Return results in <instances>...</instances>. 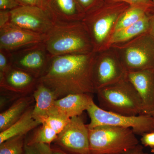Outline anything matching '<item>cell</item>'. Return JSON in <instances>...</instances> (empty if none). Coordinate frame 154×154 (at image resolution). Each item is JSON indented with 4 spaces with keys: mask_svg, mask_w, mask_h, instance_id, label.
Wrapping results in <instances>:
<instances>
[{
    "mask_svg": "<svg viewBox=\"0 0 154 154\" xmlns=\"http://www.w3.org/2000/svg\"><path fill=\"white\" fill-rule=\"evenodd\" d=\"M127 74V72L112 48L96 52L92 72L96 92L101 88L126 78Z\"/></svg>",
    "mask_w": 154,
    "mask_h": 154,
    "instance_id": "cell-8",
    "label": "cell"
},
{
    "mask_svg": "<svg viewBox=\"0 0 154 154\" xmlns=\"http://www.w3.org/2000/svg\"><path fill=\"white\" fill-rule=\"evenodd\" d=\"M33 107L32 106L29 107L15 123L0 132V143L14 137L26 135L30 131L41 125V123L33 117Z\"/></svg>",
    "mask_w": 154,
    "mask_h": 154,
    "instance_id": "cell-18",
    "label": "cell"
},
{
    "mask_svg": "<svg viewBox=\"0 0 154 154\" xmlns=\"http://www.w3.org/2000/svg\"><path fill=\"white\" fill-rule=\"evenodd\" d=\"M86 14L93 12L105 3V0H76Z\"/></svg>",
    "mask_w": 154,
    "mask_h": 154,
    "instance_id": "cell-28",
    "label": "cell"
},
{
    "mask_svg": "<svg viewBox=\"0 0 154 154\" xmlns=\"http://www.w3.org/2000/svg\"><path fill=\"white\" fill-rule=\"evenodd\" d=\"M142 136L141 142L145 146L154 147V131L146 133Z\"/></svg>",
    "mask_w": 154,
    "mask_h": 154,
    "instance_id": "cell-31",
    "label": "cell"
},
{
    "mask_svg": "<svg viewBox=\"0 0 154 154\" xmlns=\"http://www.w3.org/2000/svg\"><path fill=\"white\" fill-rule=\"evenodd\" d=\"M107 2H124L130 5L143 9L149 14L154 12V2L153 0H105Z\"/></svg>",
    "mask_w": 154,
    "mask_h": 154,
    "instance_id": "cell-25",
    "label": "cell"
},
{
    "mask_svg": "<svg viewBox=\"0 0 154 154\" xmlns=\"http://www.w3.org/2000/svg\"></svg>",
    "mask_w": 154,
    "mask_h": 154,
    "instance_id": "cell-38",
    "label": "cell"
},
{
    "mask_svg": "<svg viewBox=\"0 0 154 154\" xmlns=\"http://www.w3.org/2000/svg\"><path fill=\"white\" fill-rule=\"evenodd\" d=\"M127 72L154 69V37L149 32L110 46Z\"/></svg>",
    "mask_w": 154,
    "mask_h": 154,
    "instance_id": "cell-6",
    "label": "cell"
},
{
    "mask_svg": "<svg viewBox=\"0 0 154 154\" xmlns=\"http://www.w3.org/2000/svg\"><path fill=\"white\" fill-rule=\"evenodd\" d=\"M21 6L37 7L49 11V0H16Z\"/></svg>",
    "mask_w": 154,
    "mask_h": 154,
    "instance_id": "cell-29",
    "label": "cell"
},
{
    "mask_svg": "<svg viewBox=\"0 0 154 154\" xmlns=\"http://www.w3.org/2000/svg\"><path fill=\"white\" fill-rule=\"evenodd\" d=\"M149 115L151 116L152 117L153 119L154 122V108L153 110H152L151 112L150 113Z\"/></svg>",
    "mask_w": 154,
    "mask_h": 154,
    "instance_id": "cell-36",
    "label": "cell"
},
{
    "mask_svg": "<svg viewBox=\"0 0 154 154\" xmlns=\"http://www.w3.org/2000/svg\"><path fill=\"white\" fill-rule=\"evenodd\" d=\"M130 6L124 2H107L93 12L86 14L82 22L98 52L106 48L116 25L122 14Z\"/></svg>",
    "mask_w": 154,
    "mask_h": 154,
    "instance_id": "cell-4",
    "label": "cell"
},
{
    "mask_svg": "<svg viewBox=\"0 0 154 154\" xmlns=\"http://www.w3.org/2000/svg\"><path fill=\"white\" fill-rule=\"evenodd\" d=\"M99 107L121 115L134 116L144 114L139 94L127 77L96 91Z\"/></svg>",
    "mask_w": 154,
    "mask_h": 154,
    "instance_id": "cell-3",
    "label": "cell"
},
{
    "mask_svg": "<svg viewBox=\"0 0 154 154\" xmlns=\"http://www.w3.org/2000/svg\"><path fill=\"white\" fill-rule=\"evenodd\" d=\"M127 78L140 96L144 114L149 115L154 108V69L127 72Z\"/></svg>",
    "mask_w": 154,
    "mask_h": 154,
    "instance_id": "cell-14",
    "label": "cell"
},
{
    "mask_svg": "<svg viewBox=\"0 0 154 154\" xmlns=\"http://www.w3.org/2000/svg\"><path fill=\"white\" fill-rule=\"evenodd\" d=\"M33 96H24L16 100L8 109L0 114V132L14 124L22 117L33 103Z\"/></svg>",
    "mask_w": 154,
    "mask_h": 154,
    "instance_id": "cell-20",
    "label": "cell"
},
{
    "mask_svg": "<svg viewBox=\"0 0 154 154\" xmlns=\"http://www.w3.org/2000/svg\"><path fill=\"white\" fill-rule=\"evenodd\" d=\"M151 152L152 153H153L154 154V147L152 148Z\"/></svg>",
    "mask_w": 154,
    "mask_h": 154,
    "instance_id": "cell-37",
    "label": "cell"
},
{
    "mask_svg": "<svg viewBox=\"0 0 154 154\" xmlns=\"http://www.w3.org/2000/svg\"><path fill=\"white\" fill-rule=\"evenodd\" d=\"M32 96L35 101L32 115L33 118L42 124V120L55 110L54 103L58 99L53 91L39 82Z\"/></svg>",
    "mask_w": 154,
    "mask_h": 154,
    "instance_id": "cell-16",
    "label": "cell"
},
{
    "mask_svg": "<svg viewBox=\"0 0 154 154\" xmlns=\"http://www.w3.org/2000/svg\"><path fill=\"white\" fill-rule=\"evenodd\" d=\"M51 13L57 21H82L86 14L76 0H49Z\"/></svg>",
    "mask_w": 154,
    "mask_h": 154,
    "instance_id": "cell-17",
    "label": "cell"
},
{
    "mask_svg": "<svg viewBox=\"0 0 154 154\" xmlns=\"http://www.w3.org/2000/svg\"><path fill=\"white\" fill-rule=\"evenodd\" d=\"M26 135L14 137L0 143V154H24Z\"/></svg>",
    "mask_w": 154,
    "mask_h": 154,
    "instance_id": "cell-23",
    "label": "cell"
},
{
    "mask_svg": "<svg viewBox=\"0 0 154 154\" xmlns=\"http://www.w3.org/2000/svg\"><path fill=\"white\" fill-rule=\"evenodd\" d=\"M11 19L10 11L0 10V28L10 23Z\"/></svg>",
    "mask_w": 154,
    "mask_h": 154,
    "instance_id": "cell-32",
    "label": "cell"
},
{
    "mask_svg": "<svg viewBox=\"0 0 154 154\" xmlns=\"http://www.w3.org/2000/svg\"><path fill=\"white\" fill-rule=\"evenodd\" d=\"M149 14L143 9L130 6L122 14L116 23L113 33L131 26Z\"/></svg>",
    "mask_w": 154,
    "mask_h": 154,
    "instance_id": "cell-21",
    "label": "cell"
},
{
    "mask_svg": "<svg viewBox=\"0 0 154 154\" xmlns=\"http://www.w3.org/2000/svg\"><path fill=\"white\" fill-rule=\"evenodd\" d=\"M24 154H51V146L46 144L25 143Z\"/></svg>",
    "mask_w": 154,
    "mask_h": 154,
    "instance_id": "cell-26",
    "label": "cell"
},
{
    "mask_svg": "<svg viewBox=\"0 0 154 154\" xmlns=\"http://www.w3.org/2000/svg\"><path fill=\"white\" fill-rule=\"evenodd\" d=\"M44 43L51 57L94 52L89 33L82 21H57L46 34Z\"/></svg>",
    "mask_w": 154,
    "mask_h": 154,
    "instance_id": "cell-2",
    "label": "cell"
},
{
    "mask_svg": "<svg viewBox=\"0 0 154 154\" xmlns=\"http://www.w3.org/2000/svg\"><path fill=\"white\" fill-rule=\"evenodd\" d=\"M13 66L39 79L47 69L51 57L43 42L23 48L12 52Z\"/></svg>",
    "mask_w": 154,
    "mask_h": 154,
    "instance_id": "cell-11",
    "label": "cell"
},
{
    "mask_svg": "<svg viewBox=\"0 0 154 154\" xmlns=\"http://www.w3.org/2000/svg\"><path fill=\"white\" fill-rule=\"evenodd\" d=\"M13 66L12 52L0 50V73H4Z\"/></svg>",
    "mask_w": 154,
    "mask_h": 154,
    "instance_id": "cell-27",
    "label": "cell"
},
{
    "mask_svg": "<svg viewBox=\"0 0 154 154\" xmlns=\"http://www.w3.org/2000/svg\"><path fill=\"white\" fill-rule=\"evenodd\" d=\"M52 144L70 154H90L87 125L80 116L72 118Z\"/></svg>",
    "mask_w": 154,
    "mask_h": 154,
    "instance_id": "cell-10",
    "label": "cell"
},
{
    "mask_svg": "<svg viewBox=\"0 0 154 154\" xmlns=\"http://www.w3.org/2000/svg\"><path fill=\"white\" fill-rule=\"evenodd\" d=\"M70 119L60 114L55 109L53 113L42 120V123H45L58 134L68 124Z\"/></svg>",
    "mask_w": 154,
    "mask_h": 154,
    "instance_id": "cell-24",
    "label": "cell"
},
{
    "mask_svg": "<svg viewBox=\"0 0 154 154\" xmlns=\"http://www.w3.org/2000/svg\"><path fill=\"white\" fill-rule=\"evenodd\" d=\"M10 23L35 33L45 34L57 22L49 11L29 6H20L10 11Z\"/></svg>",
    "mask_w": 154,
    "mask_h": 154,
    "instance_id": "cell-9",
    "label": "cell"
},
{
    "mask_svg": "<svg viewBox=\"0 0 154 154\" xmlns=\"http://www.w3.org/2000/svg\"><path fill=\"white\" fill-rule=\"evenodd\" d=\"M91 119L88 128L108 125L131 128L136 134L142 135L154 131V122L151 116L143 114L134 116L121 115L103 110L93 102L87 110Z\"/></svg>",
    "mask_w": 154,
    "mask_h": 154,
    "instance_id": "cell-7",
    "label": "cell"
},
{
    "mask_svg": "<svg viewBox=\"0 0 154 154\" xmlns=\"http://www.w3.org/2000/svg\"><path fill=\"white\" fill-rule=\"evenodd\" d=\"M121 154H149L146 153L143 151V147L140 145L138 144L135 147L128 151L125 152Z\"/></svg>",
    "mask_w": 154,
    "mask_h": 154,
    "instance_id": "cell-33",
    "label": "cell"
},
{
    "mask_svg": "<svg viewBox=\"0 0 154 154\" xmlns=\"http://www.w3.org/2000/svg\"><path fill=\"white\" fill-rule=\"evenodd\" d=\"M38 82L33 75L14 66L0 73L1 92L10 96H26L33 92Z\"/></svg>",
    "mask_w": 154,
    "mask_h": 154,
    "instance_id": "cell-13",
    "label": "cell"
},
{
    "mask_svg": "<svg viewBox=\"0 0 154 154\" xmlns=\"http://www.w3.org/2000/svg\"><path fill=\"white\" fill-rule=\"evenodd\" d=\"M129 128L102 125L89 128L90 154H121L139 144Z\"/></svg>",
    "mask_w": 154,
    "mask_h": 154,
    "instance_id": "cell-5",
    "label": "cell"
},
{
    "mask_svg": "<svg viewBox=\"0 0 154 154\" xmlns=\"http://www.w3.org/2000/svg\"><path fill=\"white\" fill-rule=\"evenodd\" d=\"M96 53L53 57L38 82L53 91L58 99L69 94H96L92 77Z\"/></svg>",
    "mask_w": 154,
    "mask_h": 154,
    "instance_id": "cell-1",
    "label": "cell"
},
{
    "mask_svg": "<svg viewBox=\"0 0 154 154\" xmlns=\"http://www.w3.org/2000/svg\"><path fill=\"white\" fill-rule=\"evenodd\" d=\"M151 16V14H147L131 26L113 32L107 42L105 49L113 45L128 41L140 34L149 32L150 26Z\"/></svg>",
    "mask_w": 154,
    "mask_h": 154,
    "instance_id": "cell-19",
    "label": "cell"
},
{
    "mask_svg": "<svg viewBox=\"0 0 154 154\" xmlns=\"http://www.w3.org/2000/svg\"><path fill=\"white\" fill-rule=\"evenodd\" d=\"M45 36V34L31 32L9 23L0 28V50L13 52L43 42Z\"/></svg>",
    "mask_w": 154,
    "mask_h": 154,
    "instance_id": "cell-12",
    "label": "cell"
},
{
    "mask_svg": "<svg viewBox=\"0 0 154 154\" xmlns=\"http://www.w3.org/2000/svg\"><path fill=\"white\" fill-rule=\"evenodd\" d=\"M58 134L45 123H42L30 138L26 139L25 143L46 144L51 145L57 137Z\"/></svg>",
    "mask_w": 154,
    "mask_h": 154,
    "instance_id": "cell-22",
    "label": "cell"
},
{
    "mask_svg": "<svg viewBox=\"0 0 154 154\" xmlns=\"http://www.w3.org/2000/svg\"><path fill=\"white\" fill-rule=\"evenodd\" d=\"M20 6L16 0H0V10L11 11Z\"/></svg>",
    "mask_w": 154,
    "mask_h": 154,
    "instance_id": "cell-30",
    "label": "cell"
},
{
    "mask_svg": "<svg viewBox=\"0 0 154 154\" xmlns=\"http://www.w3.org/2000/svg\"><path fill=\"white\" fill-rule=\"evenodd\" d=\"M149 32L154 37V12L151 16V24Z\"/></svg>",
    "mask_w": 154,
    "mask_h": 154,
    "instance_id": "cell-35",
    "label": "cell"
},
{
    "mask_svg": "<svg viewBox=\"0 0 154 154\" xmlns=\"http://www.w3.org/2000/svg\"><path fill=\"white\" fill-rule=\"evenodd\" d=\"M51 154H70L64 151L61 149L57 147L54 145L51 144Z\"/></svg>",
    "mask_w": 154,
    "mask_h": 154,
    "instance_id": "cell-34",
    "label": "cell"
},
{
    "mask_svg": "<svg viewBox=\"0 0 154 154\" xmlns=\"http://www.w3.org/2000/svg\"><path fill=\"white\" fill-rule=\"evenodd\" d=\"M153 1H154V0H153Z\"/></svg>",
    "mask_w": 154,
    "mask_h": 154,
    "instance_id": "cell-39",
    "label": "cell"
},
{
    "mask_svg": "<svg viewBox=\"0 0 154 154\" xmlns=\"http://www.w3.org/2000/svg\"><path fill=\"white\" fill-rule=\"evenodd\" d=\"M94 102L91 94H72L57 99L54 107L60 114L71 119L80 116Z\"/></svg>",
    "mask_w": 154,
    "mask_h": 154,
    "instance_id": "cell-15",
    "label": "cell"
}]
</instances>
